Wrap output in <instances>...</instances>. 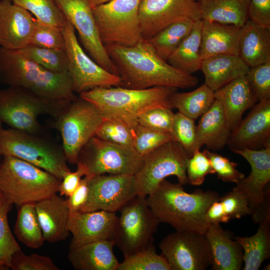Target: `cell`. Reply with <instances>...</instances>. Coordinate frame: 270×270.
Instances as JSON below:
<instances>
[{
    "label": "cell",
    "mask_w": 270,
    "mask_h": 270,
    "mask_svg": "<svg viewBox=\"0 0 270 270\" xmlns=\"http://www.w3.org/2000/svg\"><path fill=\"white\" fill-rule=\"evenodd\" d=\"M106 50L116 66L120 86L144 89L156 86L189 88L198 79L162 58L146 40L130 46L106 45Z\"/></svg>",
    "instance_id": "obj_1"
},
{
    "label": "cell",
    "mask_w": 270,
    "mask_h": 270,
    "mask_svg": "<svg viewBox=\"0 0 270 270\" xmlns=\"http://www.w3.org/2000/svg\"><path fill=\"white\" fill-rule=\"evenodd\" d=\"M220 197L216 192L210 190H196L189 194L183 185L165 179L146 197V200L160 222L168 224L177 231L205 234L210 226L205 214Z\"/></svg>",
    "instance_id": "obj_2"
},
{
    "label": "cell",
    "mask_w": 270,
    "mask_h": 270,
    "mask_svg": "<svg viewBox=\"0 0 270 270\" xmlns=\"http://www.w3.org/2000/svg\"><path fill=\"white\" fill-rule=\"evenodd\" d=\"M0 80L8 86L24 89L53 102L68 104L75 100L68 72L49 70L19 50L0 47Z\"/></svg>",
    "instance_id": "obj_3"
},
{
    "label": "cell",
    "mask_w": 270,
    "mask_h": 270,
    "mask_svg": "<svg viewBox=\"0 0 270 270\" xmlns=\"http://www.w3.org/2000/svg\"><path fill=\"white\" fill-rule=\"evenodd\" d=\"M177 89L168 86L144 89L96 87L80 92V98L93 104L104 118L135 128L144 112L155 108L172 110L170 97Z\"/></svg>",
    "instance_id": "obj_4"
},
{
    "label": "cell",
    "mask_w": 270,
    "mask_h": 270,
    "mask_svg": "<svg viewBox=\"0 0 270 270\" xmlns=\"http://www.w3.org/2000/svg\"><path fill=\"white\" fill-rule=\"evenodd\" d=\"M0 162V194L17 206L36 203L58 191L61 180L22 160L3 156Z\"/></svg>",
    "instance_id": "obj_5"
},
{
    "label": "cell",
    "mask_w": 270,
    "mask_h": 270,
    "mask_svg": "<svg viewBox=\"0 0 270 270\" xmlns=\"http://www.w3.org/2000/svg\"><path fill=\"white\" fill-rule=\"evenodd\" d=\"M2 156L14 157L36 166L62 180L70 170L62 148L34 134L14 128L0 131Z\"/></svg>",
    "instance_id": "obj_6"
},
{
    "label": "cell",
    "mask_w": 270,
    "mask_h": 270,
    "mask_svg": "<svg viewBox=\"0 0 270 270\" xmlns=\"http://www.w3.org/2000/svg\"><path fill=\"white\" fill-rule=\"evenodd\" d=\"M112 240L124 258L153 244L154 234L160 223L148 206L146 197L136 196L118 210Z\"/></svg>",
    "instance_id": "obj_7"
},
{
    "label": "cell",
    "mask_w": 270,
    "mask_h": 270,
    "mask_svg": "<svg viewBox=\"0 0 270 270\" xmlns=\"http://www.w3.org/2000/svg\"><path fill=\"white\" fill-rule=\"evenodd\" d=\"M140 0H112L92 8L104 44L133 46L143 39L139 17Z\"/></svg>",
    "instance_id": "obj_8"
},
{
    "label": "cell",
    "mask_w": 270,
    "mask_h": 270,
    "mask_svg": "<svg viewBox=\"0 0 270 270\" xmlns=\"http://www.w3.org/2000/svg\"><path fill=\"white\" fill-rule=\"evenodd\" d=\"M67 106L46 100L20 88L9 86L0 90V124L36 134L40 128V115L58 117Z\"/></svg>",
    "instance_id": "obj_9"
},
{
    "label": "cell",
    "mask_w": 270,
    "mask_h": 270,
    "mask_svg": "<svg viewBox=\"0 0 270 270\" xmlns=\"http://www.w3.org/2000/svg\"><path fill=\"white\" fill-rule=\"evenodd\" d=\"M103 120L98 109L81 98L70 102L61 112L57 124L67 162L76 164L80 150L95 136Z\"/></svg>",
    "instance_id": "obj_10"
},
{
    "label": "cell",
    "mask_w": 270,
    "mask_h": 270,
    "mask_svg": "<svg viewBox=\"0 0 270 270\" xmlns=\"http://www.w3.org/2000/svg\"><path fill=\"white\" fill-rule=\"evenodd\" d=\"M190 156L175 141L169 142L143 156L142 164L134 175L138 195L146 197L169 176L177 177L178 183L188 184L186 166Z\"/></svg>",
    "instance_id": "obj_11"
},
{
    "label": "cell",
    "mask_w": 270,
    "mask_h": 270,
    "mask_svg": "<svg viewBox=\"0 0 270 270\" xmlns=\"http://www.w3.org/2000/svg\"><path fill=\"white\" fill-rule=\"evenodd\" d=\"M142 160L143 157L133 148L94 136L80 150L78 162L86 168V176L92 178L106 174L134 175L140 168Z\"/></svg>",
    "instance_id": "obj_12"
},
{
    "label": "cell",
    "mask_w": 270,
    "mask_h": 270,
    "mask_svg": "<svg viewBox=\"0 0 270 270\" xmlns=\"http://www.w3.org/2000/svg\"><path fill=\"white\" fill-rule=\"evenodd\" d=\"M249 163L251 171L232 190L246 198L252 221L260 224L270 218V147L260 150H231Z\"/></svg>",
    "instance_id": "obj_13"
},
{
    "label": "cell",
    "mask_w": 270,
    "mask_h": 270,
    "mask_svg": "<svg viewBox=\"0 0 270 270\" xmlns=\"http://www.w3.org/2000/svg\"><path fill=\"white\" fill-rule=\"evenodd\" d=\"M62 30L68 59V73L74 92L121 86L120 76L104 68L86 52L78 41L74 26L67 20Z\"/></svg>",
    "instance_id": "obj_14"
},
{
    "label": "cell",
    "mask_w": 270,
    "mask_h": 270,
    "mask_svg": "<svg viewBox=\"0 0 270 270\" xmlns=\"http://www.w3.org/2000/svg\"><path fill=\"white\" fill-rule=\"evenodd\" d=\"M171 270H206L212 264L210 244L204 234L177 231L159 244Z\"/></svg>",
    "instance_id": "obj_15"
},
{
    "label": "cell",
    "mask_w": 270,
    "mask_h": 270,
    "mask_svg": "<svg viewBox=\"0 0 270 270\" xmlns=\"http://www.w3.org/2000/svg\"><path fill=\"white\" fill-rule=\"evenodd\" d=\"M56 4L76 30L84 50L96 63L119 76L116 65L103 44L87 0H54Z\"/></svg>",
    "instance_id": "obj_16"
},
{
    "label": "cell",
    "mask_w": 270,
    "mask_h": 270,
    "mask_svg": "<svg viewBox=\"0 0 270 270\" xmlns=\"http://www.w3.org/2000/svg\"><path fill=\"white\" fill-rule=\"evenodd\" d=\"M138 195L134 175L106 174L90 178L87 200L79 212H116Z\"/></svg>",
    "instance_id": "obj_17"
},
{
    "label": "cell",
    "mask_w": 270,
    "mask_h": 270,
    "mask_svg": "<svg viewBox=\"0 0 270 270\" xmlns=\"http://www.w3.org/2000/svg\"><path fill=\"white\" fill-rule=\"evenodd\" d=\"M139 17L144 40L176 22L201 20L198 2L193 0H140Z\"/></svg>",
    "instance_id": "obj_18"
},
{
    "label": "cell",
    "mask_w": 270,
    "mask_h": 270,
    "mask_svg": "<svg viewBox=\"0 0 270 270\" xmlns=\"http://www.w3.org/2000/svg\"><path fill=\"white\" fill-rule=\"evenodd\" d=\"M231 130L227 145L231 150L270 147V99L258 101Z\"/></svg>",
    "instance_id": "obj_19"
},
{
    "label": "cell",
    "mask_w": 270,
    "mask_h": 270,
    "mask_svg": "<svg viewBox=\"0 0 270 270\" xmlns=\"http://www.w3.org/2000/svg\"><path fill=\"white\" fill-rule=\"evenodd\" d=\"M117 218L115 212L102 210L70 213L68 229L72 238L70 248L112 240Z\"/></svg>",
    "instance_id": "obj_20"
},
{
    "label": "cell",
    "mask_w": 270,
    "mask_h": 270,
    "mask_svg": "<svg viewBox=\"0 0 270 270\" xmlns=\"http://www.w3.org/2000/svg\"><path fill=\"white\" fill-rule=\"evenodd\" d=\"M34 18L12 0H0V47L20 50L30 44Z\"/></svg>",
    "instance_id": "obj_21"
},
{
    "label": "cell",
    "mask_w": 270,
    "mask_h": 270,
    "mask_svg": "<svg viewBox=\"0 0 270 270\" xmlns=\"http://www.w3.org/2000/svg\"><path fill=\"white\" fill-rule=\"evenodd\" d=\"M214 96L220 103L231 130L242 120L244 112L258 102L246 76L214 92Z\"/></svg>",
    "instance_id": "obj_22"
},
{
    "label": "cell",
    "mask_w": 270,
    "mask_h": 270,
    "mask_svg": "<svg viewBox=\"0 0 270 270\" xmlns=\"http://www.w3.org/2000/svg\"><path fill=\"white\" fill-rule=\"evenodd\" d=\"M35 208L45 240L54 243L68 236L70 212L66 200L56 193L36 202Z\"/></svg>",
    "instance_id": "obj_23"
},
{
    "label": "cell",
    "mask_w": 270,
    "mask_h": 270,
    "mask_svg": "<svg viewBox=\"0 0 270 270\" xmlns=\"http://www.w3.org/2000/svg\"><path fill=\"white\" fill-rule=\"evenodd\" d=\"M205 235L212 254V270H240L244 264V252L241 245L231 232L224 230L220 224H210Z\"/></svg>",
    "instance_id": "obj_24"
},
{
    "label": "cell",
    "mask_w": 270,
    "mask_h": 270,
    "mask_svg": "<svg viewBox=\"0 0 270 270\" xmlns=\"http://www.w3.org/2000/svg\"><path fill=\"white\" fill-rule=\"evenodd\" d=\"M112 240L70 248L68 259L77 270H116L119 262L114 253Z\"/></svg>",
    "instance_id": "obj_25"
},
{
    "label": "cell",
    "mask_w": 270,
    "mask_h": 270,
    "mask_svg": "<svg viewBox=\"0 0 270 270\" xmlns=\"http://www.w3.org/2000/svg\"><path fill=\"white\" fill-rule=\"evenodd\" d=\"M241 28L202 20L200 46L202 59L218 54L238 55Z\"/></svg>",
    "instance_id": "obj_26"
},
{
    "label": "cell",
    "mask_w": 270,
    "mask_h": 270,
    "mask_svg": "<svg viewBox=\"0 0 270 270\" xmlns=\"http://www.w3.org/2000/svg\"><path fill=\"white\" fill-rule=\"evenodd\" d=\"M250 68L238 55L218 54L202 60L200 70L204 84L215 92L232 80L246 76Z\"/></svg>",
    "instance_id": "obj_27"
},
{
    "label": "cell",
    "mask_w": 270,
    "mask_h": 270,
    "mask_svg": "<svg viewBox=\"0 0 270 270\" xmlns=\"http://www.w3.org/2000/svg\"><path fill=\"white\" fill-rule=\"evenodd\" d=\"M238 56L250 68L270 60V28L248 19L241 28Z\"/></svg>",
    "instance_id": "obj_28"
},
{
    "label": "cell",
    "mask_w": 270,
    "mask_h": 270,
    "mask_svg": "<svg viewBox=\"0 0 270 270\" xmlns=\"http://www.w3.org/2000/svg\"><path fill=\"white\" fill-rule=\"evenodd\" d=\"M220 103L214 99L208 110L200 116L196 126V138L200 148L205 145L212 150L223 148L230 133Z\"/></svg>",
    "instance_id": "obj_29"
},
{
    "label": "cell",
    "mask_w": 270,
    "mask_h": 270,
    "mask_svg": "<svg viewBox=\"0 0 270 270\" xmlns=\"http://www.w3.org/2000/svg\"><path fill=\"white\" fill-rule=\"evenodd\" d=\"M201 20L242 28L249 19V0H200Z\"/></svg>",
    "instance_id": "obj_30"
},
{
    "label": "cell",
    "mask_w": 270,
    "mask_h": 270,
    "mask_svg": "<svg viewBox=\"0 0 270 270\" xmlns=\"http://www.w3.org/2000/svg\"><path fill=\"white\" fill-rule=\"evenodd\" d=\"M242 246L244 270H258L270 258V218L259 224L256 232L250 236H233Z\"/></svg>",
    "instance_id": "obj_31"
},
{
    "label": "cell",
    "mask_w": 270,
    "mask_h": 270,
    "mask_svg": "<svg viewBox=\"0 0 270 270\" xmlns=\"http://www.w3.org/2000/svg\"><path fill=\"white\" fill-rule=\"evenodd\" d=\"M202 22V20L195 22L192 31L167 61L174 67L192 74L200 70L202 61L200 55Z\"/></svg>",
    "instance_id": "obj_32"
},
{
    "label": "cell",
    "mask_w": 270,
    "mask_h": 270,
    "mask_svg": "<svg viewBox=\"0 0 270 270\" xmlns=\"http://www.w3.org/2000/svg\"><path fill=\"white\" fill-rule=\"evenodd\" d=\"M214 99V92L203 84L192 92H174L170 102L172 108L195 120L208 110Z\"/></svg>",
    "instance_id": "obj_33"
},
{
    "label": "cell",
    "mask_w": 270,
    "mask_h": 270,
    "mask_svg": "<svg viewBox=\"0 0 270 270\" xmlns=\"http://www.w3.org/2000/svg\"><path fill=\"white\" fill-rule=\"evenodd\" d=\"M19 208L14 233L26 246L38 248L43 245L45 239L37 216L35 203L26 204Z\"/></svg>",
    "instance_id": "obj_34"
},
{
    "label": "cell",
    "mask_w": 270,
    "mask_h": 270,
    "mask_svg": "<svg viewBox=\"0 0 270 270\" xmlns=\"http://www.w3.org/2000/svg\"><path fill=\"white\" fill-rule=\"evenodd\" d=\"M196 22L182 20L168 26L146 40L164 60L168 58L192 31Z\"/></svg>",
    "instance_id": "obj_35"
},
{
    "label": "cell",
    "mask_w": 270,
    "mask_h": 270,
    "mask_svg": "<svg viewBox=\"0 0 270 270\" xmlns=\"http://www.w3.org/2000/svg\"><path fill=\"white\" fill-rule=\"evenodd\" d=\"M19 51L30 60L49 70L68 72V59L65 50L48 48L28 44Z\"/></svg>",
    "instance_id": "obj_36"
},
{
    "label": "cell",
    "mask_w": 270,
    "mask_h": 270,
    "mask_svg": "<svg viewBox=\"0 0 270 270\" xmlns=\"http://www.w3.org/2000/svg\"><path fill=\"white\" fill-rule=\"evenodd\" d=\"M12 207L0 194V270H9L14 254L21 250L8 222V214Z\"/></svg>",
    "instance_id": "obj_37"
},
{
    "label": "cell",
    "mask_w": 270,
    "mask_h": 270,
    "mask_svg": "<svg viewBox=\"0 0 270 270\" xmlns=\"http://www.w3.org/2000/svg\"><path fill=\"white\" fill-rule=\"evenodd\" d=\"M43 23L62 28L66 19L54 0H12Z\"/></svg>",
    "instance_id": "obj_38"
},
{
    "label": "cell",
    "mask_w": 270,
    "mask_h": 270,
    "mask_svg": "<svg viewBox=\"0 0 270 270\" xmlns=\"http://www.w3.org/2000/svg\"><path fill=\"white\" fill-rule=\"evenodd\" d=\"M116 270H171L164 256L156 253L152 244L146 248L124 258Z\"/></svg>",
    "instance_id": "obj_39"
},
{
    "label": "cell",
    "mask_w": 270,
    "mask_h": 270,
    "mask_svg": "<svg viewBox=\"0 0 270 270\" xmlns=\"http://www.w3.org/2000/svg\"><path fill=\"white\" fill-rule=\"evenodd\" d=\"M171 134L174 140L179 143L190 156L200 150L198 143L194 120L179 112L174 114Z\"/></svg>",
    "instance_id": "obj_40"
},
{
    "label": "cell",
    "mask_w": 270,
    "mask_h": 270,
    "mask_svg": "<svg viewBox=\"0 0 270 270\" xmlns=\"http://www.w3.org/2000/svg\"><path fill=\"white\" fill-rule=\"evenodd\" d=\"M170 141L174 140L170 133L158 131L139 124L134 128V148L142 157Z\"/></svg>",
    "instance_id": "obj_41"
},
{
    "label": "cell",
    "mask_w": 270,
    "mask_h": 270,
    "mask_svg": "<svg viewBox=\"0 0 270 270\" xmlns=\"http://www.w3.org/2000/svg\"><path fill=\"white\" fill-rule=\"evenodd\" d=\"M95 136L113 144L134 148V128L113 120L104 118Z\"/></svg>",
    "instance_id": "obj_42"
},
{
    "label": "cell",
    "mask_w": 270,
    "mask_h": 270,
    "mask_svg": "<svg viewBox=\"0 0 270 270\" xmlns=\"http://www.w3.org/2000/svg\"><path fill=\"white\" fill-rule=\"evenodd\" d=\"M30 44L48 48L65 50L62 28L43 23L35 18Z\"/></svg>",
    "instance_id": "obj_43"
},
{
    "label": "cell",
    "mask_w": 270,
    "mask_h": 270,
    "mask_svg": "<svg viewBox=\"0 0 270 270\" xmlns=\"http://www.w3.org/2000/svg\"><path fill=\"white\" fill-rule=\"evenodd\" d=\"M214 174V170L204 151H196L188 160L186 166L188 184L200 186L208 174Z\"/></svg>",
    "instance_id": "obj_44"
},
{
    "label": "cell",
    "mask_w": 270,
    "mask_h": 270,
    "mask_svg": "<svg viewBox=\"0 0 270 270\" xmlns=\"http://www.w3.org/2000/svg\"><path fill=\"white\" fill-rule=\"evenodd\" d=\"M204 151L218 179L224 182L237 184L245 177L244 174L238 170V164L236 162H232L228 158L208 150Z\"/></svg>",
    "instance_id": "obj_45"
},
{
    "label": "cell",
    "mask_w": 270,
    "mask_h": 270,
    "mask_svg": "<svg viewBox=\"0 0 270 270\" xmlns=\"http://www.w3.org/2000/svg\"><path fill=\"white\" fill-rule=\"evenodd\" d=\"M246 76L258 101L270 99V60L250 68Z\"/></svg>",
    "instance_id": "obj_46"
},
{
    "label": "cell",
    "mask_w": 270,
    "mask_h": 270,
    "mask_svg": "<svg viewBox=\"0 0 270 270\" xmlns=\"http://www.w3.org/2000/svg\"><path fill=\"white\" fill-rule=\"evenodd\" d=\"M174 114L171 109L152 108L141 114L138 123L158 131L171 134Z\"/></svg>",
    "instance_id": "obj_47"
},
{
    "label": "cell",
    "mask_w": 270,
    "mask_h": 270,
    "mask_svg": "<svg viewBox=\"0 0 270 270\" xmlns=\"http://www.w3.org/2000/svg\"><path fill=\"white\" fill-rule=\"evenodd\" d=\"M10 269L12 270H59L49 256L32 254H25L20 250L13 256Z\"/></svg>",
    "instance_id": "obj_48"
},
{
    "label": "cell",
    "mask_w": 270,
    "mask_h": 270,
    "mask_svg": "<svg viewBox=\"0 0 270 270\" xmlns=\"http://www.w3.org/2000/svg\"><path fill=\"white\" fill-rule=\"evenodd\" d=\"M218 200L230 220L251 214L252 211L246 198L238 192L232 190L220 197Z\"/></svg>",
    "instance_id": "obj_49"
},
{
    "label": "cell",
    "mask_w": 270,
    "mask_h": 270,
    "mask_svg": "<svg viewBox=\"0 0 270 270\" xmlns=\"http://www.w3.org/2000/svg\"><path fill=\"white\" fill-rule=\"evenodd\" d=\"M248 15L254 22L270 28V0H249Z\"/></svg>",
    "instance_id": "obj_50"
},
{
    "label": "cell",
    "mask_w": 270,
    "mask_h": 270,
    "mask_svg": "<svg viewBox=\"0 0 270 270\" xmlns=\"http://www.w3.org/2000/svg\"><path fill=\"white\" fill-rule=\"evenodd\" d=\"M76 170L66 172L61 180L58 192L60 196H70L77 188L82 178L86 175L87 170L85 166L81 163L76 164Z\"/></svg>",
    "instance_id": "obj_51"
},
{
    "label": "cell",
    "mask_w": 270,
    "mask_h": 270,
    "mask_svg": "<svg viewBox=\"0 0 270 270\" xmlns=\"http://www.w3.org/2000/svg\"><path fill=\"white\" fill-rule=\"evenodd\" d=\"M90 178L84 176L72 194L66 200L70 213L79 212L85 204L88 194V182Z\"/></svg>",
    "instance_id": "obj_52"
},
{
    "label": "cell",
    "mask_w": 270,
    "mask_h": 270,
    "mask_svg": "<svg viewBox=\"0 0 270 270\" xmlns=\"http://www.w3.org/2000/svg\"><path fill=\"white\" fill-rule=\"evenodd\" d=\"M205 218L210 224L226 223L230 220L224 214L218 200L209 206L205 214Z\"/></svg>",
    "instance_id": "obj_53"
},
{
    "label": "cell",
    "mask_w": 270,
    "mask_h": 270,
    "mask_svg": "<svg viewBox=\"0 0 270 270\" xmlns=\"http://www.w3.org/2000/svg\"><path fill=\"white\" fill-rule=\"evenodd\" d=\"M92 8L112 0H87Z\"/></svg>",
    "instance_id": "obj_54"
},
{
    "label": "cell",
    "mask_w": 270,
    "mask_h": 270,
    "mask_svg": "<svg viewBox=\"0 0 270 270\" xmlns=\"http://www.w3.org/2000/svg\"><path fill=\"white\" fill-rule=\"evenodd\" d=\"M3 128H2V125L1 124H0V131Z\"/></svg>",
    "instance_id": "obj_55"
},
{
    "label": "cell",
    "mask_w": 270,
    "mask_h": 270,
    "mask_svg": "<svg viewBox=\"0 0 270 270\" xmlns=\"http://www.w3.org/2000/svg\"><path fill=\"white\" fill-rule=\"evenodd\" d=\"M1 157H2V155H1L0 152V162L1 161Z\"/></svg>",
    "instance_id": "obj_56"
},
{
    "label": "cell",
    "mask_w": 270,
    "mask_h": 270,
    "mask_svg": "<svg viewBox=\"0 0 270 270\" xmlns=\"http://www.w3.org/2000/svg\"><path fill=\"white\" fill-rule=\"evenodd\" d=\"M194 0V1H195V2H197L198 1V0Z\"/></svg>",
    "instance_id": "obj_57"
}]
</instances>
